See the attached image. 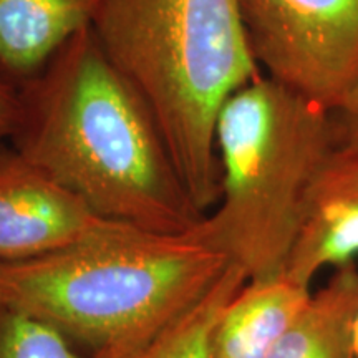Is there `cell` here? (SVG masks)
<instances>
[{
    "mask_svg": "<svg viewBox=\"0 0 358 358\" xmlns=\"http://www.w3.org/2000/svg\"><path fill=\"white\" fill-rule=\"evenodd\" d=\"M310 295L285 274L248 280L214 322L206 358H268Z\"/></svg>",
    "mask_w": 358,
    "mask_h": 358,
    "instance_id": "cell-8",
    "label": "cell"
},
{
    "mask_svg": "<svg viewBox=\"0 0 358 358\" xmlns=\"http://www.w3.org/2000/svg\"><path fill=\"white\" fill-rule=\"evenodd\" d=\"M111 221L0 140V262L69 248Z\"/></svg>",
    "mask_w": 358,
    "mask_h": 358,
    "instance_id": "cell-6",
    "label": "cell"
},
{
    "mask_svg": "<svg viewBox=\"0 0 358 358\" xmlns=\"http://www.w3.org/2000/svg\"><path fill=\"white\" fill-rule=\"evenodd\" d=\"M92 30L153 111L192 203L208 214L221 196L219 113L264 75L239 0H105Z\"/></svg>",
    "mask_w": 358,
    "mask_h": 358,
    "instance_id": "cell-2",
    "label": "cell"
},
{
    "mask_svg": "<svg viewBox=\"0 0 358 358\" xmlns=\"http://www.w3.org/2000/svg\"><path fill=\"white\" fill-rule=\"evenodd\" d=\"M266 77L334 111L358 78V0H239Z\"/></svg>",
    "mask_w": 358,
    "mask_h": 358,
    "instance_id": "cell-5",
    "label": "cell"
},
{
    "mask_svg": "<svg viewBox=\"0 0 358 358\" xmlns=\"http://www.w3.org/2000/svg\"><path fill=\"white\" fill-rule=\"evenodd\" d=\"M229 264L198 227L163 234L111 221L69 248L0 262V302L93 352L164 327Z\"/></svg>",
    "mask_w": 358,
    "mask_h": 358,
    "instance_id": "cell-3",
    "label": "cell"
},
{
    "mask_svg": "<svg viewBox=\"0 0 358 358\" xmlns=\"http://www.w3.org/2000/svg\"><path fill=\"white\" fill-rule=\"evenodd\" d=\"M337 143L332 111L266 75L219 113L221 196L198 226L249 280L284 274L313 179Z\"/></svg>",
    "mask_w": 358,
    "mask_h": 358,
    "instance_id": "cell-4",
    "label": "cell"
},
{
    "mask_svg": "<svg viewBox=\"0 0 358 358\" xmlns=\"http://www.w3.org/2000/svg\"><path fill=\"white\" fill-rule=\"evenodd\" d=\"M358 313V267L335 268L324 287L312 292L268 358H357L353 324Z\"/></svg>",
    "mask_w": 358,
    "mask_h": 358,
    "instance_id": "cell-10",
    "label": "cell"
},
{
    "mask_svg": "<svg viewBox=\"0 0 358 358\" xmlns=\"http://www.w3.org/2000/svg\"><path fill=\"white\" fill-rule=\"evenodd\" d=\"M105 0H0V77L32 78L58 48L90 29Z\"/></svg>",
    "mask_w": 358,
    "mask_h": 358,
    "instance_id": "cell-9",
    "label": "cell"
},
{
    "mask_svg": "<svg viewBox=\"0 0 358 358\" xmlns=\"http://www.w3.org/2000/svg\"><path fill=\"white\" fill-rule=\"evenodd\" d=\"M0 358H82L53 327L0 302Z\"/></svg>",
    "mask_w": 358,
    "mask_h": 358,
    "instance_id": "cell-12",
    "label": "cell"
},
{
    "mask_svg": "<svg viewBox=\"0 0 358 358\" xmlns=\"http://www.w3.org/2000/svg\"><path fill=\"white\" fill-rule=\"evenodd\" d=\"M19 88L10 145L110 221L182 234L203 221L153 111L92 27Z\"/></svg>",
    "mask_w": 358,
    "mask_h": 358,
    "instance_id": "cell-1",
    "label": "cell"
},
{
    "mask_svg": "<svg viewBox=\"0 0 358 358\" xmlns=\"http://www.w3.org/2000/svg\"><path fill=\"white\" fill-rule=\"evenodd\" d=\"M358 256V150L342 143L327 155L313 179L284 274L310 287L325 267Z\"/></svg>",
    "mask_w": 358,
    "mask_h": 358,
    "instance_id": "cell-7",
    "label": "cell"
},
{
    "mask_svg": "<svg viewBox=\"0 0 358 358\" xmlns=\"http://www.w3.org/2000/svg\"><path fill=\"white\" fill-rule=\"evenodd\" d=\"M353 350H355V357L358 358V313L355 317V324H353Z\"/></svg>",
    "mask_w": 358,
    "mask_h": 358,
    "instance_id": "cell-15",
    "label": "cell"
},
{
    "mask_svg": "<svg viewBox=\"0 0 358 358\" xmlns=\"http://www.w3.org/2000/svg\"><path fill=\"white\" fill-rule=\"evenodd\" d=\"M248 280L243 268L231 262L198 302L166 325L143 337L98 348L90 358H206L214 322Z\"/></svg>",
    "mask_w": 358,
    "mask_h": 358,
    "instance_id": "cell-11",
    "label": "cell"
},
{
    "mask_svg": "<svg viewBox=\"0 0 358 358\" xmlns=\"http://www.w3.org/2000/svg\"><path fill=\"white\" fill-rule=\"evenodd\" d=\"M20 113L19 88L0 77V140H8Z\"/></svg>",
    "mask_w": 358,
    "mask_h": 358,
    "instance_id": "cell-14",
    "label": "cell"
},
{
    "mask_svg": "<svg viewBox=\"0 0 358 358\" xmlns=\"http://www.w3.org/2000/svg\"><path fill=\"white\" fill-rule=\"evenodd\" d=\"M337 143L358 150V78L350 92L332 111Z\"/></svg>",
    "mask_w": 358,
    "mask_h": 358,
    "instance_id": "cell-13",
    "label": "cell"
}]
</instances>
